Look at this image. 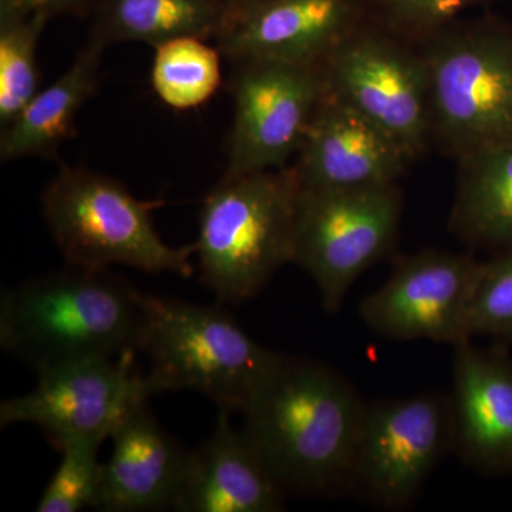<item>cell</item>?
<instances>
[{
  "instance_id": "obj_17",
  "label": "cell",
  "mask_w": 512,
  "mask_h": 512,
  "mask_svg": "<svg viewBox=\"0 0 512 512\" xmlns=\"http://www.w3.org/2000/svg\"><path fill=\"white\" fill-rule=\"evenodd\" d=\"M113 453L103 464L97 511L173 510L190 450L158 423L148 403L114 431Z\"/></svg>"
},
{
  "instance_id": "obj_10",
  "label": "cell",
  "mask_w": 512,
  "mask_h": 512,
  "mask_svg": "<svg viewBox=\"0 0 512 512\" xmlns=\"http://www.w3.org/2000/svg\"><path fill=\"white\" fill-rule=\"evenodd\" d=\"M231 66L234 119L224 175L288 167L326 94L322 64L242 59Z\"/></svg>"
},
{
  "instance_id": "obj_18",
  "label": "cell",
  "mask_w": 512,
  "mask_h": 512,
  "mask_svg": "<svg viewBox=\"0 0 512 512\" xmlns=\"http://www.w3.org/2000/svg\"><path fill=\"white\" fill-rule=\"evenodd\" d=\"M107 47L87 40L72 66L55 83L40 89L0 134V161L53 160L74 136L76 120L99 89L101 60Z\"/></svg>"
},
{
  "instance_id": "obj_8",
  "label": "cell",
  "mask_w": 512,
  "mask_h": 512,
  "mask_svg": "<svg viewBox=\"0 0 512 512\" xmlns=\"http://www.w3.org/2000/svg\"><path fill=\"white\" fill-rule=\"evenodd\" d=\"M322 70L328 92L386 131L413 163L433 150L429 72L419 45L366 19Z\"/></svg>"
},
{
  "instance_id": "obj_12",
  "label": "cell",
  "mask_w": 512,
  "mask_h": 512,
  "mask_svg": "<svg viewBox=\"0 0 512 512\" xmlns=\"http://www.w3.org/2000/svg\"><path fill=\"white\" fill-rule=\"evenodd\" d=\"M471 254L427 248L397 259L392 274L359 306L367 329L397 342L451 348L468 339L467 316L481 268Z\"/></svg>"
},
{
  "instance_id": "obj_11",
  "label": "cell",
  "mask_w": 512,
  "mask_h": 512,
  "mask_svg": "<svg viewBox=\"0 0 512 512\" xmlns=\"http://www.w3.org/2000/svg\"><path fill=\"white\" fill-rule=\"evenodd\" d=\"M453 450L450 397L423 393L367 403L350 493L382 510H402Z\"/></svg>"
},
{
  "instance_id": "obj_1",
  "label": "cell",
  "mask_w": 512,
  "mask_h": 512,
  "mask_svg": "<svg viewBox=\"0 0 512 512\" xmlns=\"http://www.w3.org/2000/svg\"><path fill=\"white\" fill-rule=\"evenodd\" d=\"M367 402L335 369L279 355L241 414L244 433L285 494L350 493Z\"/></svg>"
},
{
  "instance_id": "obj_27",
  "label": "cell",
  "mask_w": 512,
  "mask_h": 512,
  "mask_svg": "<svg viewBox=\"0 0 512 512\" xmlns=\"http://www.w3.org/2000/svg\"><path fill=\"white\" fill-rule=\"evenodd\" d=\"M234 8H242V6L254 5V3L264 2V0H229Z\"/></svg>"
},
{
  "instance_id": "obj_23",
  "label": "cell",
  "mask_w": 512,
  "mask_h": 512,
  "mask_svg": "<svg viewBox=\"0 0 512 512\" xmlns=\"http://www.w3.org/2000/svg\"><path fill=\"white\" fill-rule=\"evenodd\" d=\"M369 22L420 45L434 33L463 18L468 10L497 0H360Z\"/></svg>"
},
{
  "instance_id": "obj_3",
  "label": "cell",
  "mask_w": 512,
  "mask_h": 512,
  "mask_svg": "<svg viewBox=\"0 0 512 512\" xmlns=\"http://www.w3.org/2000/svg\"><path fill=\"white\" fill-rule=\"evenodd\" d=\"M427 64L431 144L460 158L512 144V22L461 18L420 43Z\"/></svg>"
},
{
  "instance_id": "obj_4",
  "label": "cell",
  "mask_w": 512,
  "mask_h": 512,
  "mask_svg": "<svg viewBox=\"0 0 512 512\" xmlns=\"http://www.w3.org/2000/svg\"><path fill=\"white\" fill-rule=\"evenodd\" d=\"M298 194L288 165L224 175L205 197L195 255L202 282L218 301H249L292 264Z\"/></svg>"
},
{
  "instance_id": "obj_6",
  "label": "cell",
  "mask_w": 512,
  "mask_h": 512,
  "mask_svg": "<svg viewBox=\"0 0 512 512\" xmlns=\"http://www.w3.org/2000/svg\"><path fill=\"white\" fill-rule=\"evenodd\" d=\"M40 202L50 235L70 266L194 274L195 245L170 247L154 227L153 211L163 201L140 200L110 175L62 164Z\"/></svg>"
},
{
  "instance_id": "obj_16",
  "label": "cell",
  "mask_w": 512,
  "mask_h": 512,
  "mask_svg": "<svg viewBox=\"0 0 512 512\" xmlns=\"http://www.w3.org/2000/svg\"><path fill=\"white\" fill-rule=\"evenodd\" d=\"M285 495L244 430L220 410L210 439L190 450L173 510L276 512L284 510Z\"/></svg>"
},
{
  "instance_id": "obj_9",
  "label": "cell",
  "mask_w": 512,
  "mask_h": 512,
  "mask_svg": "<svg viewBox=\"0 0 512 512\" xmlns=\"http://www.w3.org/2000/svg\"><path fill=\"white\" fill-rule=\"evenodd\" d=\"M136 355L77 360L39 373L35 389L0 404V426L33 424L57 450L111 439L134 410L160 394L138 372Z\"/></svg>"
},
{
  "instance_id": "obj_5",
  "label": "cell",
  "mask_w": 512,
  "mask_h": 512,
  "mask_svg": "<svg viewBox=\"0 0 512 512\" xmlns=\"http://www.w3.org/2000/svg\"><path fill=\"white\" fill-rule=\"evenodd\" d=\"M143 308L140 352L160 393L194 390L220 410L241 413L281 355L218 306L143 293Z\"/></svg>"
},
{
  "instance_id": "obj_24",
  "label": "cell",
  "mask_w": 512,
  "mask_h": 512,
  "mask_svg": "<svg viewBox=\"0 0 512 512\" xmlns=\"http://www.w3.org/2000/svg\"><path fill=\"white\" fill-rule=\"evenodd\" d=\"M468 339L512 342V249L481 262L467 316Z\"/></svg>"
},
{
  "instance_id": "obj_7",
  "label": "cell",
  "mask_w": 512,
  "mask_h": 512,
  "mask_svg": "<svg viewBox=\"0 0 512 512\" xmlns=\"http://www.w3.org/2000/svg\"><path fill=\"white\" fill-rule=\"evenodd\" d=\"M403 211L399 184L348 191L299 188L292 264L311 276L326 312H339L357 279L393 254Z\"/></svg>"
},
{
  "instance_id": "obj_21",
  "label": "cell",
  "mask_w": 512,
  "mask_h": 512,
  "mask_svg": "<svg viewBox=\"0 0 512 512\" xmlns=\"http://www.w3.org/2000/svg\"><path fill=\"white\" fill-rule=\"evenodd\" d=\"M201 37H180L154 47L151 86L165 106L177 111L198 109L222 84L217 46Z\"/></svg>"
},
{
  "instance_id": "obj_2",
  "label": "cell",
  "mask_w": 512,
  "mask_h": 512,
  "mask_svg": "<svg viewBox=\"0 0 512 512\" xmlns=\"http://www.w3.org/2000/svg\"><path fill=\"white\" fill-rule=\"evenodd\" d=\"M143 293L109 269L70 266L3 292L0 346L37 375L140 352Z\"/></svg>"
},
{
  "instance_id": "obj_25",
  "label": "cell",
  "mask_w": 512,
  "mask_h": 512,
  "mask_svg": "<svg viewBox=\"0 0 512 512\" xmlns=\"http://www.w3.org/2000/svg\"><path fill=\"white\" fill-rule=\"evenodd\" d=\"M99 441H73L60 448L62 461L49 481L36 511L77 512L96 508L103 464L99 461Z\"/></svg>"
},
{
  "instance_id": "obj_14",
  "label": "cell",
  "mask_w": 512,
  "mask_h": 512,
  "mask_svg": "<svg viewBox=\"0 0 512 512\" xmlns=\"http://www.w3.org/2000/svg\"><path fill=\"white\" fill-rule=\"evenodd\" d=\"M366 19L360 0H264L234 8L214 43L229 63L322 64Z\"/></svg>"
},
{
  "instance_id": "obj_15",
  "label": "cell",
  "mask_w": 512,
  "mask_h": 512,
  "mask_svg": "<svg viewBox=\"0 0 512 512\" xmlns=\"http://www.w3.org/2000/svg\"><path fill=\"white\" fill-rule=\"evenodd\" d=\"M454 450L485 476L512 474V359L500 343L477 348L473 340L454 346Z\"/></svg>"
},
{
  "instance_id": "obj_19",
  "label": "cell",
  "mask_w": 512,
  "mask_h": 512,
  "mask_svg": "<svg viewBox=\"0 0 512 512\" xmlns=\"http://www.w3.org/2000/svg\"><path fill=\"white\" fill-rule=\"evenodd\" d=\"M448 228L471 251L512 249V144L457 160Z\"/></svg>"
},
{
  "instance_id": "obj_22",
  "label": "cell",
  "mask_w": 512,
  "mask_h": 512,
  "mask_svg": "<svg viewBox=\"0 0 512 512\" xmlns=\"http://www.w3.org/2000/svg\"><path fill=\"white\" fill-rule=\"evenodd\" d=\"M50 16L0 2V128L40 90L37 47Z\"/></svg>"
},
{
  "instance_id": "obj_20",
  "label": "cell",
  "mask_w": 512,
  "mask_h": 512,
  "mask_svg": "<svg viewBox=\"0 0 512 512\" xmlns=\"http://www.w3.org/2000/svg\"><path fill=\"white\" fill-rule=\"evenodd\" d=\"M232 10L229 0H94L89 39L106 47L126 42L157 47L180 37L215 42Z\"/></svg>"
},
{
  "instance_id": "obj_26",
  "label": "cell",
  "mask_w": 512,
  "mask_h": 512,
  "mask_svg": "<svg viewBox=\"0 0 512 512\" xmlns=\"http://www.w3.org/2000/svg\"><path fill=\"white\" fill-rule=\"evenodd\" d=\"M29 12H42L50 16H74L84 18L92 15L94 0H0Z\"/></svg>"
},
{
  "instance_id": "obj_13",
  "label": "cell",
  "mask_w": 512,
  "mask_h": 512,
  "mask_svg": "<svg viewBox=\"0 0 512 512\" xmlns=\"http://www.w3.org/2000/svg\"><path fill=\"white\" fill-rule=\"evenodd\" d=\"M412 164L393 137L326 89L291 167L303 190L348 191L399 184Z\"/></svg>"
}]
</instances>
